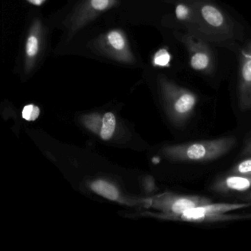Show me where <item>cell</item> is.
Segmentation results:
<instances>
[{"label":"cell","mask_w":251,"mask_h":251,"mask_svg":"<svg viewBox=\"0 0 251 251\" xmlns=\"http://www.w3.org/2000/svg\"><path fill=\"white\" fill-rule=\"evenodd\" d=\"M40 110L34 105H27L23 111V117L27 121H34L39 117Z\"/></svg>","instance_id":"16"},{"label":"cell","mask_w":251,"mask_h":251,"mask_svg":"<svg viewBox=\"0 0 251 251\" xmlns=\"http://www.w3.org/2000/svg\"><path fill=\"white\" fill-rule=\"evenodd\" d=\"M92 189L96 193L102 195L104 198L111 200V201H115L118 198V192L116 188L112 185L102 181V180H98V181L92 183Z\"/></svg>","instance_id":"12"},{"label":"cell","mask_w":251,"mask_h":251,"mask_svg":"<svg viewBox=\"0 0 251 251\" xmlns=\"http://www.w3.org/2000/svg\"><path fill=\"white\" fill-rule=\"evenodd\" d=\"M171 55L166 49H160L155 52L153 57L154 65L155 67H166L170 65Z\"/></svg>","instance_id":"14"},{"label":"cell","mask_w":251,"mask_h":251,"mask_svg":"<svg viewBox=\"0 0 251 251\" xmlns=\"http://www.w3.org/2000/svg\"><path fill=\"white\" fill-rule=\"evenodd\" d=\"M43 28L39 20H35L30 27L25 45V69L29 73L34 67L38 55L42 48Z\"/></svg>","instance_id":"9"},{"label":"cell","mask_w":251,"mask_h":251,"mask_svg":"<svg viewBox=\"0 0 251 251\" xmlns=\"http://www.w3.org/2000/svg\"><path fill=\"white\" fill-rule=\"evenodd\" d=\"M251 203L245 202L242 203H229L218 202L210 203L201 206L190 208L179 214L168 213L164 215L165 218L173 220L187 222V223H217V222L231 221L251 218V214H227L231 211L242 209L251 206Z\"/></svg>","instance_id":"2"},{"label":"cell","mask_w":251,"mask_h":251,"mask_svg":"<svg viewBox=\"0 0 251 251\" xmlns=\"http://www.w3.org/2000/svg\"><path fill=\"white\" fill-rule=\"evenodd\" d=\"M183 42L189 51L191 67L201 73L211 72L213 67L212 56L206 45L189 36H185Z\"/></svg>","instance_id":"8"},{"label":"cell","mask_w":251,"mask_h":251,"mask_svg":"<svg viewBox=\"0 0 251 251\" xmlns=\"http://www.w3.org/2000/svg\"><path fill=\"white\" fill-rule=\"evenodd\" d=\"M45 1V0H28V2L36 5H41Z\"/></svg>","instance_id":"20"},{"label":"cell","mask_w":251,"mask_h":251,"mask_svg":"<svg viewBox=\"0 0 251 251\" xmlns=\"http://www.w3.org/2000/svg\"><path fill=\"white\" fill-rule=\"evenodd\" d=\"M232 136L172 145L165 150L167 157L182 162H206L221 158L236 145Z\"/></svg>","instance_id":"1"},{"label":"cell","mask_w":251,"mask_h":251,"mask_svg":"<svg viewBox=\"0 0 251 251\" xmlns=\"http://www.w3.org/2000/svg\"><path fill=\"white\" fill-rule=\"evenodd\" d=\"M118 4V0H86L72 16L68 23L70 36L78 31L85 25L101 12Z\"/></svg>","instance_id":"5"},{"label":"cell","mask_w":251,"mask_h":251,"mask_svg":"<svg viewBox=\"0 0 251 251\" xmlns=\"http://www.w3.org/2000/svg\"><path fill=\"white\" fill-rule=\"evenodd\" d=\"M242 154L246 156H251V140L247 144L245 149L242 151Z\"/></svg>","instance_id":"18"},{"label":"cell","mask_w":251,"mask_h":251,"mask_svg":"<svg viewBox=\"0 0 251 251\" xmlns=\"http://www.w3.org/2000/svg\"><path fill=\"white\" fill-rule=\"evenodd\" d=\"M231 174L251 176V156L238 163L230 170Z\"/></svg>","instance_id":"15"},{"label":"cell","mask_w":251,"mask_h":251,"mask_svg":"<svg viewBox=\"0 0 251 251\" xmlns=\"http://www.w3.org/2000/svg\"><path fill=\"white\" fill-rule=\"evenodd\" d=\"M116 119L112 113H107L102 119V126L101 129V137L105 140L111 139L115 130Z\"/></svg>","instance_id":"13"},{"label":"cell","mask_w":251,"mask_h":251,"mask_svg":"<svg viewBox=\"0 0 251 251\" xmlns=\"http://www.w3.org/2000/svg\"><path fill=\"white\" fill-rule=\"evenodd\" d=\"M160 85L172 120L178 127L184 126L195 111L198 97L192 91L165 77L160 78Z\"/></svg>","instance_id":"3"},{"label":"cell","mask_w":251,"mask_h":251,"mask_svg":"<svg viewBox=\"0 0 251 251\" xmlns=\"http://www.w3.org/2000/svg\"><path fill=\"white\" fill-rule=\"evenodd\" d=\"M238 105L241 111L251 109V42L241 51Z\"/></svg>","instance_id":"6"},{"label":"cell","mask_w":251,"mask_h":251,"mask_svg":"<svg viewBox=\"0 0 251 251\" xmlns=\"http://www.w3.org/2000/svg\"><path fill=\"white\" fill-rule=\"evenodd\" d=\"M211 200L199 195H179L167 193L158 197L155 204L167 213L179 214L195 207L210 203Z\"/></svg>","instance_id":"7"},{"label":"cell","mask_w":251,"mask_h":251,"mask_svg":"<svg viewBox=\"0 0 251 251\" xmlns=\"http://www.w3.org/2000/svg\"><path fill=\"white\" fill-rule=\"evenodd\" d=\"M251 189V176L231 174L214 182L212 189L217 193L246 192Z\"/></svg>","instance_id":"10"},{"label":"cell","mask_w":251,"mask_h":251,"mask_svg":"<svg viewBox=\"0 0 251 251\" xmlns=\"http://www.w3.org/2000/svg\"><path fill=\"white\" fill-rule=\"evenodd\" d=\"M242 199L245 201V202L251 203V190H248V192L242 197Z\"/></svg>","instance_id":"19"},{"label":"cell","mask_w":251,"mask_h":251,"mask_svg":"<svg viewBox=\"0 0 251 251\" xmlns=\"http://www.w3.org/2000/svg\"><path fill=\"white\" fill-rule=\"evenodd\" d=\"M98 45L110 58L124 64H133L135 58L126 35L120 30H113L100 38Z\"/></svg>","instance_id":"4"},{"label":"cell","mask_w":251,"mask_h":251,"mask_svg":"<svg viewBox=\"0 0 251 251\" xmlns=\"http://www.w3.org/2000/svg\"><path fill=\"white\" fill-rule=\"evenodd\" d=\"M176 15L178 20L188 21L192 18V10L184 4H179L176 7Z\"/></svg>","instance_id":"17"},{"label":"cell","mask_w":251,"mask_h":251,"mask_svg":"<svg viewBox=\"0 0 251 251\" xmlns=\"http://www.w3.org/2000/svg\"><path fill=\"white\" fill-rule=\"evenodd\" d=\"M201 14L205 23L214 27H222L226 23L224 15L219 8L211 4H205L201 8Z\"/></svg>","instance_id":"11"}]
</instances>
